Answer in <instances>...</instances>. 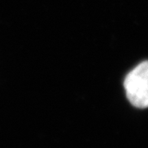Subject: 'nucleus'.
<instances>
[{"mask_svg":"<svg viewBox=\"0 0 148 148\" xmlns=\"http://www.w3.org/2000/svg\"><path fill=\"white\" fill-rule=\"evenodd\" d=\"M124 88L128 101L139 109L148 107V61H144L127 74Z\"/></svg>","mask_w":148,"mask_h":148,"instance_id":"1","label":"nucleus"}]
</instances>
